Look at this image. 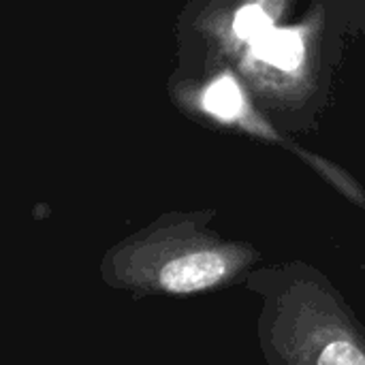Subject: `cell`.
Segmentation results:
<instances>
[{
  "label": "cell",
  "instance_id": "obj_5",
  "mask_svg": "<svg viewBox=\"0 0 365 365\" xmlns=\"http://www.w3.org/2000/svg\"><path fill=\"white\" fill-rule=\"evenodd\" d=\"M274 28L272 15L261 6V4H244L242 9H237L235 17H233V32L240 41L246 43H255L257 38H261L265 32H269Z\"/></svg>",
  "mask_w": 365,
  "mask_h": 365
},
{
  "label": "cell",
  "instance_id": "obj_4",
  "mask_svg": "<svg viewBox=\"0 0 365 365\" xmlns=\"http://www.w3.org/2000/svg\"><path fill=\"white\" fill-rule=\"evenodd\" d=\"M252 53L282 71H293L304 62V41L297 30L291 28H272L261 38L252 43Z\"/></svg>",
  "mask_w": 365,
  "mask_h": 365
},
{
  "label": "cell",
  "instance_id": "obj_1",
  "mask_svg": "<svg viewBox=\"0 0 365 365\" xmlns=\"http://www.w3.org/2000/svg\"><path fill=\"white\" fill-rule=\"evenodd\" d=\"M214 210L167 212L115 242L101 259V280L143 297H192L244 284L263 265V252L227 240L214 227Z\"/></svg>",
  "mask_w": 365,
  "mask_h": 365
},
{
  "label": "cell",
  "instance_id": "obj_3",
  "mask_svg": "<svg viewBox=\"0 0 365 365\" xmlns=\"http://www.w3.org/2000/svg\"><path fill=\"white\" fill-rule=\"evenodd\" d=\"M201 107L216 122H222V124H229V126H237V128H242V130H246L250 135L263 137V139L280 141V137L272 128H267L248 109L246 98H244L242 90H240V86L229 75L218 77L214 83L207 86V90L201 96Z\"/></svg>",
  "mask_w": 365,
  "mask_h": 365
},
{
  "label": "cell",
  "instance_id": "obj_2",
  "mask_svg": "<svg viewBox=\"0 0 365 365\" xmlns=\"http://www.w3.org/2000/svg\"><path fill=\"white\" fill-rule=\"evenodd\" d=\"M244 284L261 302L257 338L267 365H365V327L319 267L259 265Z\"/></svg>",
  "mask_w": 365,
  "mask_h": 365
}]
</instances>
